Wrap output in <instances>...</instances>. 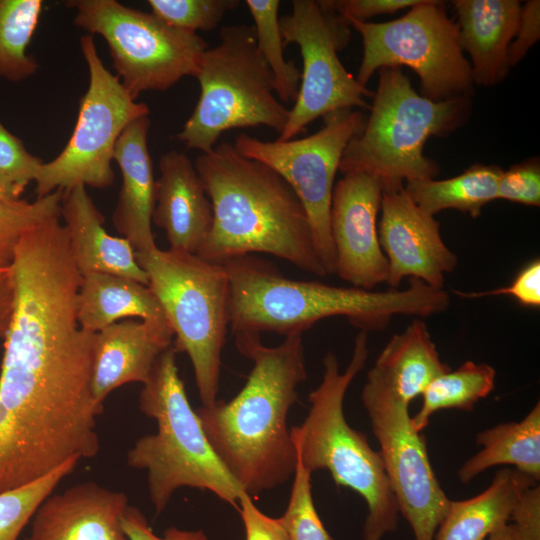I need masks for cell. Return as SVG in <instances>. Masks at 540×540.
Returning a JSON list of instances; mask_svg holds the SVG:
<instances>
[{
    "label": "cell",
    "mask_w": 540,
    "mask_h": 540,
    "mask_svg": "<svg viewBox=\"0 0 540 540\" xmlns=\"http://www.w3.org/2000/svg\"><path fill=\"white\" fill-rule=\"evenodd\" d=\"M240 354L252 362L247 381L230 401L217 399L196 408L215 453L242 490L252 498L290 479L297 454L289 410L306 380L302 335L266 346L260 334H234Z\"/></svg>",
    "instance_id": "obj_1"
},
{
    "label": "cell",
    "mask_w": 540,
    "mask_h": 540,
    "mask_svg": "<svg viewBox=\"0 0 540 540\" xmlns=\"http://www.w3.org/2000/svg\"><path fill=\"white\" fill-rule=\"evenodd\" d=\"M194 166L213 209L212 228L198 257L223 264L267 253L302 271L327 275L306 211L275 170L242 156L229 142L202 153Z\"/></svg>",
    "instance_id": "obj_2"
},
{
    "label": "cell",
    "mask_w": 540,
    "mask_h": 540,
    "mask_svg": "<svg viewBox=\"0 0 540 540\" xmlns=\"http://www.w3.org/2000/svg\"><path fill=\"white\" fill-rule=\"evenodd\" d=\"M230 283L232 332L302 335L318 321L345 317L360 331H381L396 315L425 318L446 311L443 288L410 278L406 289L372 291L282 275L271 263L243 255L223 263Z\"/></svg>",
    "instance_id": "obj_3"
},
{
    "label": "cell",
    "mask_w": 540,
    "mask_h": 540,
    "mask_svg": "<svg viewBox=\"0 0 540 540\" xmlns=\"http://www.w3.org/2000/svg\"><path fill=\"white\" fill-rule=\"evenodd\" d=\"M368 355V332L360 331L344 372L334 353L324 356L322 381L308 396L305 420L292 427L291 434L297 458L306 470H328L336 485L352 489L365 500L363 540H381L397 529L398 505L379 451L348 424L343 407L346 392Z\"/></svg>",
    "instance_id": "obj_4"
},
{
    "label": "cell",
    "mask_w": 540,
    "mask_h": 540,
    "mask_svg": "<svg viewBox=\"0 0 540 540\" xmlns=\"http://www.w3.org/2000/svg\"><path fill=\"white\" fill-rule=\"evenodd\" d=\"M171 346L157 359L139 394V409L155 420V433L128 450V466L144 470L149 498L163 512L183 487L207 490L237 508L245 493L212 448L179 375Z\"/></svg>",
    "instance_id": "obj_5"
},
{
    "label": "cell",
    "mask_w": 540,
    "mask_h": 540,
    "mask_svg": "<svg viewBox=\"0 0 540 540\" xmlns=\"http://www.w3.org/2000/svg\"><path fill=\"white\" fill-rule=\"evenodd\" d=\"M469 113V97L432 101L413 89L400 67L381 68L369 118L347 144L338 170L367 173L383 185L434 179L439 166L425 156L426 141L454 131Z\"/></svg>",
    "instance_id": "obj_6"
},
{
    "label": "cell",
    "mask_w": 540,
    "mask_h": 540,
    "mask_svg": "<svg viewBox=\"0 0 540 540\" xmlns=\"http://www.w3.org/2000/svg\"><path fill=\"white\" fill-rule=\"evenodd\" d=\"M173 330V348L192 364L202 406L216 402L230 326V283L223 264L168 248L135 252Z\"/></svg>",
    "instance_id": "obj_7"
},
{
    "label": "cell",
    "mask_w": 540,
    "mask_h": 540,
    "mask_svg": "<svg viewBox=\"0 0 540 540\" xmlns=\"http://www.w3.org/2000/svg\"><path fill=\"white\" fill-rule=\"evenodd\" d=\"M195 78L200 96L176 135L189 149L208 152L234 128L266 126L279 134L284 129L289 109L276 96L253 26L222 27L219 43L203 52Z\"/></svg>",
    "instance_id": "obj_8"
},
{
    "label": "cell",
    "mask_w": 540,
    "mask_h": 540,
    "mask_svg": "<svg viewBox=\"0 0 540 540\" xmlns=\"http://www.w3.org/2000/svg\"><path fill=\"white\" fill-rule=\"evenodd\" d=\"M74 24L105 41L121 84L134 98L165 91L195 77L207 42L197 33L170 26L151 12L116 0H70Z\"/></svg>",
    "instance_id": "obj_9"
},
{
    "label": "cell",
    "mask_w": 540,
    "mask_h": 540,
    "mask_svg": "<svg viewBox=\"0 0 540 540\" xmlns=\"http://www.w3.org/2000/svg\"><path fill=\"white\" fill-rule=\"evenodd\" d=\"M362 37L356 80L366 87L376 70L408 66L420 78L421 95L432 101L469 97L471 66L458 40V26L442 2L421 0L402 17L381 23L346 20Z\"/></svg>",
    "instance_id": "obj_10"
},
{
    "label": "cell",
    "mask_w": 540,
    "mask_h": 540,
    "mask_svg": "<svg viewBox=\"0 0 540 540\" xmlns=\"http://www.w3.org/2000/svg\"><path fill=\"white\" fill-rule=\"evenodd\" d=\"M89 71V84L80 100L77 121L64 149L41 165L34 180L37 198L76 185L105 189L112 185L115 146L134 120L149 116L150 109L134 99L98 55L92 35L80 39Z\"/></svg>",
    "instance_id": "obj_11"
},
{
    "label": "cell",
    "mask_w": 540,
    "mask_h": 540,
    "mask_svg": "<svg viewBox=\"0 0 540 540\" xmlns=\"http://www.w3.org/2000/svg\"><path fill=\"white\" fill-rule=\"evenodd\" d=\"M316 133L287 141H264L240 134L233 146L242 156L259 161L282 176L302 203L318 256L327 272H335V251L330 232L334 179L349 141L364 127V115L340 109L324 117Z\"/></svg>",
    "instance_id": "obj_12"
},
{
    "label": "cell",
    "mask_w": 540,
    "mask_h": 540,
    "mask_svg": "<svg viewBox=\"0 0 540 540\" xmlns=\"http://www.w3.org/2000/svg\"><path fill=\"white\" fill-rule=\"evenodd\" d=\"M284 45L299 46L303 61L294 106L277 140L287 141L315 119L340 109H370L365 98L374 93L362 86L341 63L338 52L350 39V25L319 1L294 0L291 13L279 18Z\"/></svg>",
    "instance_id": "obj_13"
},
{
    "label": "cell",
    "mask_w": 540,
    "mask_h": 540,
    "mask_svg": "<svg viewBox=\"0 0 540 540\" xmlns=\"http://www.w3.org/2000/svg\"><path fill=\"white\" fill-rule=\"evenodd\" d=\"M361 400L399 512L410 524L414 540H434L450 499L431 466L424 435L411 426L409 406L368 375Z\"/></svg>",
    "instance_id": "obj_14"
},
{
    "label": "cell",
    "mask_w": 540,
    "mask_h": 540,
    "mask_svg": "<svg viewBox=\"0 0 540 540\" xmlns=\"http://www.w3.org/2000/svg\"><path fill=\"white\" fill-rule=\"evenodd\" d=\"M382 190L378 177L363 172L346 173L334 185L330 208L334 273L352 287L372 290L387 281L388 262L377 229Z\"/></svg>",
    "instance_id": "obj_15"
},
{
    "label": "cell",
    "mask_w": 540,
    "mask_h": 540,
    "mask_svg": "<svg viewBox=\"0 0 540 540\" xmlns=\"http://www.w3.org/2000/svg\"><path fill=\"white\" fill-rule=\"evenodd\" d=\"M380 209L378 236L389 287L398 289L404 278H416L443 288L458 257L443 241L440 223L413 201L403 184L383 185Z\"/></svg>",
    "instance_id": "obj_16"
},
{
    "label": "cell",
    "mask_w": 540,
    "mask_h": 540,
    "mask_svg": "<svg viewBox=\"0 0 540 540\" xmlns=\"http://www.w3.org/2000/svg\"><path fill=\"white\" fill-rule=\"evenodd\" d=\"M124 492L93 481L50 494L36 509L24 540H129L122 526Z\"/></svg>",
    "instance_id": "obj_17"
},
{
    "label": "cell",
    "mask_w": 540,
    "mask_h": 540,
    "mask_svg": "<svg viewBox=\"0 0 540 540\" xmlns=\"http://www.w3.org/2000/svg\"><path fill=\"white\" fill-rule=\"evenodd\" d=\"M169 322L125 319L96 333L92 391L104 403L115 389L149 379L159 356L173 344Z\"/></svg>",
    "instance_id": "obj_18"
},
{
    "label": "cell",
    "mask_w": 540,
    "mask_h": 540,
    "mask_svg": "<svg viewBox=\"0 0 540 540\" xmlns=\"http://www.w3.org/2000/svg\"><path fill=\"white\" fill-rule=\"evenodd\" d=\"M159 170L152 222L165 232L169 248L197 254L213 224L210 198L184 153L163 154Z\"/></svg>",
    "instance_id": "obj_19"
},
{
    "label": "cell",
    "mask_w": 540,
    "mask_h": 540,
    "mask_svg": "<svg viewBox=\"0 0 540 540\" xmlns=\"http://www.w3.org/2000/svg\"><path fill=\"white\" fill-rule=\"evenodd\" d=\"M150 126L149 116L131 122L118 138L114 152L122 185L112 222L135 252L156 247L152 231L156 180L148 148Z\"/></svg>",
    "instance_id": "obj_20"
},
{
    "label": "cell",
    "mask_w": 540,
    "mask_h": 540,
    "mask_svg": "<svg viewBox=\"0 0 540 540\" xmlns=\"http://www.w3.org/2000/svg\"><path fill=\"white\" fill-rule=\"evenodd\" d=\"M61 220L72 258L82 276L90 272L109 273L148 285V276L132 245L124 237L106 231L105 218L84 185L63 191Z\"/></svg>",
    "instance_id": "obj_21"
},
{
    "label": "cell",
    "mask_w": 540,
    "mask_h": 540,
    "mask_svg": "<svg viewBox=\"0 0 540 540\" xmlns=\"http://www.w3.org/2000/svg\"><path fill=\"white\" fill-rule=\"evenodd\" d=\"M458 40L470 55L473 82L493 86L509 70L507 52L518 27L517 0H456Z\"/></svg>",
    "instance_id": "obj_22"
},
{
    "label": "cell",
    "mask_w": 540,
    "mask_h": 540,
    "mask_svg": "<svg viewBox=\"0 0 540 540\" xmlns=\"http://www.w3.org/2000/svg\"><path fill=\"white\" fill-rule=\"evenodd\" d=\"M449 370L426 324L415 318L403 332L390 338L367 375L409 406L434 378Z\"/></svg>",
    "instance_id": "obj_23"
},
{
    "label": "cell",
    "mask_w": 540,
    "mask_h": 540,
    "mask_svg": "<svg viewBox=\"0 0 540 540\" xmlns=\"http://www.w3.org/2000/svg\"><path fill=\"white\" fill-rule=\"evenodd\" d=\"M76 310L80 326L92 333L133 317L168 322L148 285L109 273L90 272L82 276Z\"/></svg>",
    "instance_id": "obj_24"
},
{
    "label": "cell",
    "mask_w": 540,
    "mask_h": 540,
    "mask_svg": "<svg viewBox=\"0 0 540 540\" xmlns=\"http://www.w3.org/2000/svg\"><path fill=\"white\" fill-rule=\"evenodd\" d=\"M536 482L516 469L497 471L482 493L467 500H450L434 540H485L509 523L520 496Z\"/></svg>",
    "instance_id": "obj_25"
},
{
    "label": "cell",
    "mask_w": 540,
    "mask_h": 540,
    "mask_svg": "<svg viewBox=\"0 0 540 540\" xmlns=\"http://www.w3.org/2000/svg\"><path fill=\"white\" fill-rule=\"evenodd\" d=\"M476 443L482 449L458 470L462 483H469L488 468L512 465L535 481L540 479L539 401L519 422L500 423L479 432Z\"/></svg>",
    "instance_id": "obj_26"
},
{
    "label": "cell",
    "mask_w": 540,
    "mask_h": 540,
    "mask_svg": "<svg viewBox=\"0 0 540 540\" xmlns=\"http://www.w3.org/2000/svg\"><path fill=\"white\" fill-rule=\"evenodd\" d=\"M502 172L497 165L474 164L455 177L408 181L404 188L413 201L430 215L456 209L477 218L485 205L497 199Z\"/></svg>",
    "instance_id": "obj_27"
},
{
    "label": "cell",
    "mask_w": 540,
    "mask_h": 540,
    "mask_svg": "<svg viewBox=\"0 0 540 540\" xmlns=\"http://www.w3.org/2000/svg\"><path fill=\"white\" fill-rule=\"evenodd\" d=\"M495 379L496 370L491 365L473 361H466L456 370L450 369L437 376L421 394L422 406L411 417L412 428L421 433L439 410L471 411L480 399L493 391Z\"/></svg>",
    "instance_id": "obj_28"
},
{
    "label": "cell",
    "mask_w": 540,
    "mask_h": 540,
    "mask_svg": "<svg viewBox=\"0 0 540 540\" xmlns=\"http://www.w3.org/2000/svg\"><path fill=\"white\" fill-rule=\"evenodd\" d=\"M43 7L42 0H0V77L20 82L39 69L27 48Z\"/></svg>",
    "instance_id": "obj_29"
},
{
    "label": "cell",
    "mask_w": 540,
    "mask_h": 540,
    "mask_svg": "<svg viewBox=\"0 0 540 540\" xmlns=\"http://www.w3.org/2000/svg\"><path fill=\"white\" fill-rule=\"evenodd\" d=\"M246 5L254 21L257 48L274 79L275 93L281 103L295 101L301 72L283 54L278 11L279 0H247Z\"/></svg>",
    "instance_id": "obj_30"
},
{
    "label": "cell",
    "mask_w": 540,
    "mask_h": 540,
    "mask_svg": "<svg viewBox=\"0 0 540 540\" xmlns=\"http://www.w3.org/2000/svg\"><path fill=\"white\" fill-rule=\"evenodd\" d=\"M78 462L72 459L36 481L0 493V540H18L38 506L73 472Z\"/></svg>",
    "instance_id": "obj_31"
},
{
    "label": "cell",
    "mask_w": 540,
    "mask_h": 540,
    "mask_svg": "<svg viewBox=\"0 0 540 540\" xmlns=\"http://www.w3.org/2000/svg\"><path fill=\"white\" fill-rule=\"evenodd\" d=\"M63 191L56 190L29 202L17 201L0 205V257L12 260L22 236L36 225L61 216Z\"/></svg>",
    "instance_id": "obj_32"
},
{
    "label": "cell",
    "mask_w": 540,
    "mask_h": 540,
    "mask_svg": "<svg viewBox=\"0 0 540 540\" xmlns=\"http://www.w3.org/2000/svg\"><path fill=\"white\" fill-rule=\"evenodd\" d=\"M311 474L297 458L289 501L278 517L288 540H333L315 508Z\"/></svg>",
    "instance_id": "obj_33"
},
{
    "label": "cell",
    "mask_w": 540,
    "mask_h": 540,
    "mask_svg": "<svg viewBox=\"0 0 540 540\" xmlns=\"http://www.w3.org/2000/svg\"><path fill=\"white\" fill-rule=\"evenodd\" d=\"M151 13L164 23L197 33L211 31L224 16L240 5L239 0H148Z\"/></svg>",
    "instance_id": "obj_34"
},
{
    "label": "cell",
    "mask_w": 540,
    "mask_h": 540,
    "mask_svg": "<svg viewBox=\"0 0 540 540\" xmlns=\"http://www.w3.org/2000/svg\"><path fill=\"white\" fill-rule=\"evenodd\" d=\"M42 164L0 121V177L21 195L34 182Z\"/></svg>",
    "instance_id": "obj_35"
},
{
    "label": "cell",
    "mask_w": 540,
    "mask_h": 540,
    "mask_svg": "<svg viewBox=\"0 0 540 540\" xmlns=\"http://www.w3.org/2000/svg\"><path fill=\"white\" fill-rule=\"evenodd\" d=\"M497 199L527 206L540 205V162L534 157L503 170L497 187Z\"/></svg>",
    "instance_id": "obj_36"
},
{
    "label": "cell",
    "mask_w": 540,
    "mask_h": 540,
    "mask_svg": "<svg viewBox=\"0 0 540 540\" xmlns=\"http://www.w3.org/2000/svg\"><path fill=\"white\" fill-rule=\"evenodd\" d=\"M453 292L461 298L468 299L488 296H511L524 307L539 308L540 260L537 258L526 264L508 286L482 292H461L458 290Z\"/></svg>",
    "instance_id": "obj_37"
},
{
    "label": "cell",
    "mask_w": 540,
    "mask_h": 540,
    "mask_svg": "<svg viewBox=\"0 0 540 540\" xmlns=\"http://www.w3.org/2000/svg\"><path fill=\"white\" fill-rule=\"evenodd\" d=\"M421 0H321L326 9L335 12L345 20L366 21L381 14H391L398 10L411 8Z\"/></svg>",
    "instance_id": "obj_38"
},
{
    "label": "cell",
    "mask_w": 540,
    "mask_h": 540,
    "mask_svg": "<svg viewBox=\"0 0 540 540\" xmlns=\"http://www.w3.org/2000/svg\"><path fill=\"white\" fill-rule=\"evenodd\" d=\"M237 509L243 523L245 540H288L279 519L263 513L247 493L240 497Z\"/></svg>",
    "instance_id": "obj_39"
},
{
    "label": "cell",
    "mask_w": 540,
    "mask_h": 540,
    "mask_svg": "<svg viewBox=\"0 0 540 540\" xmlns=\"http://www.w3.org/2000/svg\"><path fill=\"white\" fill-rule=\"evenodd\" d=\"M122 526L129 540H209L201 529L186 530L174 526L167 528L162 535H157L143 512L131 505L124 512Z\"/></svg>",
    "instance_id": "obj_40"
},
{
    "label": "cell",
    "mask_w": 540,
    "mask_h": 540,
    "mask_svg": "<svg viewBox=\"0 0 540 540\" xmlns=\"http://www.w3.org/2000/svg\"><path fill=\"white\" fill-rule=\"evenodd\" d=\"M540 38V1L530 0L521 5L520 17L508 52V66L517 65Z\"/></svg>",
    "instance_id": "obj_41"
},
{
    "label": "cell",
    "mask_w": 540,
    "mask_h": 540,
    "mask_svg": "<svg viewBox=\"0 0 540 540\" xmlns=\"http://www.w3.org/2000/svg\"><path fill=\"white\" fill-rule=\"evenodd\" d=\"M510 521L520 540H540L539 485H533L522 493Z\"/></svg>",
    "instance_id": "obj_42"
},
{
    "label": "cell",
    "mask_w": 540,
    "mask_h": 540,
    "mask_svg": "<svg viewBox=\"0 0 540 540\" xmlns=\"http://www.w3.org/2000/svg\"><path fill=\"white\" fill-rule=\"evenodd\" d=\"M14 289L11 260L0 257V346L6 335L13 311Z\"/></svg>",
    "instance_id": "obj_43"
},
{
    "label": "cell",
    "mask_w": 540,
    "mask_h": 540,
    "mask_svg": "<svg viewBox=\"0 0 540 540\" xmlns=\"http://www.w3.org/2000/svg\"><path fill=\"white\" fill-rule=\"evenodd\" d=\"M20 197L16 189L0 177V205L17 201Z\"/></svg>",
    "instance_id": "obj_44"
},
{
    "label": "cell",
    "mask_w": 540,
    "mask_h": 540,
    "mask_svg": "<svg viewBox=\"0 0 540 540\" xmlns=\"http://www.w3.org/2000/svg\"><path fill=\"white\" fill-rule=\"evenodd\" d=\"M487 540H520L514 526L510 523L490 534Z\"/></svg>",
    "instance_id": "obj_45"
}]
</instances>
